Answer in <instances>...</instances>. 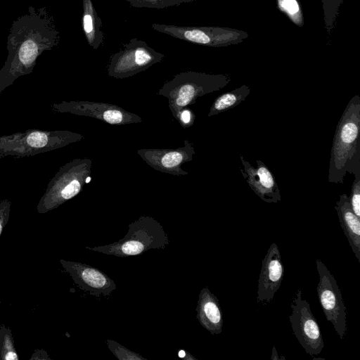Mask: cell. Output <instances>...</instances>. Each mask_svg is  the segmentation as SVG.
Returning <instances> with one entry per match:
<instances>
[{
    "instance_id": "obj_11",
    "label": "cell",
    "mask_w": 360,
    "mask_h": 360,
    "mask_svg": "<svg viewBox=\"0 0 360 360\" xmlns=\"http://www.w3.org/2000/svg\"><path fill=\"white\" fill-rule=\"evenodd\" d=\"M60 262L79 288L91 295L106 296L116 289L114 281L97 268L63 259H60Z\"/></svg>"
},
{
    "instance_id": "obj_5",
    "label": "cell",
    "mask_w": 360,
    "mask_h": 360,
    "mask_svg": "<svg viewBox=\"0 0 360 360\" xmlns=\"http://www.w3.org/2000/svg\"><path fill=\"white\" fill-rule=\"evenodd\" d=\"M91 164L90 159L79 158L60 167L41 197L37 212L47 213L78 195L90 179Z\"/></svg>"
},
{
    "instance_id": "obj_13",
    "label": "cell",
    "mask_w": 360,
    "mask_h": 360,
    "mask_svg": "<svg viewBox=\"0 0 360 360\" xmlns=\"http://www.w3.org/2000/svg\"><path fill=\"white\" fill-rule=\"evenodd\" d=\"M184 146L176 149H140L138 154L156 170L175 175L187 174L181 166L192 160L195 150L188 141Z\"/></svg>"
},
{
    "instance_id": "obj_9",
    "label": "cell",
    "mask_w": 360,
    "mask_h": 360,
    "mask_svg": "<svg viewBox=\"0 0 360 360\" xmlns=\"http://www.w3.org/2000/svg\"><path fill=\"white\" fill-rule=\"evenodd\" d=\"M290 307L289 321L293 334L306 353L312 357L319 355L324 347L321 332L309 303L302 298L301 289L295 292Z\"/></svg>"
},
{
    "instance_id": "obj_10",
    "label": "cell",
    "mask_w": 360,
    "mask_h": 360,
    "mask_svg": "<svg viewBox=\"0 0 360 360\" xmlns=\"http://www.w3.org/2000/svg\"><path fill=\"white\" fill-rule=\"evenodd\" d=\"M53 111L71 113L98 119L111 124H130L141 122V119L120 107L108 103L89 101H63L51 105Z\"/></svg>"
},
{
    "instance_id": "obj_7",
    "label": "cell",
    "mask_w": 360,
    "mask_h": 360,
    "mask_svg": "<svg viewBox=\"0 0 360 360\" xmlns=\"http://www.w3.org/2000/svg\"><path fill=\"white\" fill-rule=\"evenodd\" d=\"M164 57L144 41L134 38L111 56L108 72L117 79L129 77L160 63Z\"/></svg>"
},
{
    "instance_id": "obj_29",
    "label": "cell",
    "mask_w": 360,
    "mask_h": 360,
    "mask_svg": "<svg viewBox=\"0 0 360 360\" xmlns=\"http://www.w3.org/2000/svg\"><path fill=\"white\" fill-rule=\"evenodd\" d=\"M271 359H281V358L278 356V353L276 352L275 346H273L272 348V355L271 356Z\"/></svg>"
},
{
    "instance_id": "obj_16",
    "label": "cell",
    "mask_w": 360,
    "mask_h": 360,
    "mask_svg": "<svg viewBox=\"0 0 360 360\" xmlns=\"http://www.w3.org/2000/svg\"><path fill=\"white\" fill-rule=\"evenodd\" d=\"M196 311V317L204 328L212 335L221 333L224 321L221 309L217 297L207 287L199 293Z\"/></svg>"
},
{
    "instance_id": "obj_2",
    "label": "cell",
    "mask_w": 360,
    "mask_h": 360,
    "mask_svg": "<svg viewBox=\"0 0 360 360\" xmlns=\"http://www.w3.org/2000/svg\"><path fill=\"white\" fill-rule=\"evenodd\" d=\"M360 97L347 103L335 129L330 150L328 181L343 184L347 172L360 178Z\"/></svg>"
},
{
    "instance_id": "obj_23",
    "label": "cell",
    "mask_w": 360,
    "mask_h": 360,
    "mask_svg": "<svg viewBox=\"0 0 360 360\" xmlns=\"http://www.w3.org/2000/svg\"><path fill=\"white\" fill-rule=\"evenodd\" d=\"M353 212L360 218V178L356 177L352 186L351 195L349 197Z\"/></svg>"
},
{
    "instance_id": "obj_4",
    "label": "cell",
    "mask_w": 360,
    "mask_h": 360,
    "mask_svg": "<svg viewBox=\"0 0 360 360\" xmlns=\"http://www.w3.org/2000/svg\"><path fill=\"white\" fill-rule=\"evenodd\" d=\"M169 244L168 235L154 218L142 216L129 224L124 237L117 242L87 250L109 255L125 257L143 254L150 249H165Z\"/></svg>"
},
{
    "instance_id": "obj_24",
    "label": "cell",
    "mask_w": 360,
    "mask_h": 360,
    "mask_svg": "<svg viewBox=\"0 0 360 360\" xmlns=\"http://www.w3.org/2000/svg\"><path fill=\"white\" fill-rule=\"evenodd\" d=\"M11 208V202L8 199L0 201V236L7 224Z\"/></svg>"
},
{
    "instance_id": "obj_21",
    "label": "cell",
    "mask_w": 360,
    "mask_h": 360,
    "mask_svg": "<svg viewBox=\"0 0 360 360\" xmlns=\"http://www.w3.org/2000/svg\"><path fill=\"white\" fill-rule=\"evenodd\" d=\"M129 6L134 8H149L162 9L183 4L192 3L194 0H126Z\"/></svg>"
},
{
    "instance_id": "obj_15",
    "label": "cell",
    "mask_w": 360,
    "mask_h": 360,
    "mask_svg": "<svg viewBox=\"0 0 360 360\" xmlns=\"http://www.w3.org/2000/svg\"><path fill=\"white\" fill-rule=\"evenodd\" d=\"M240 158L243 167L240 169V172L255 194L268 203L281 201V195L278 184L266 165L257 160V165L254 167L241 155Z\"/></svg>"
},
{
    "instance_id": "obj_26",
    "label": "cell",
    "mask_w": 360,
    "mask_h": 360,
    "mask_svg": "<svg viewBox=\"0 0 360 360\" xmlns=\"http://www.w3.org/2000/svg\"><path fill=\"white\" fill-rule=\"evenodd\" d=\"M30 360H50L51 358L48 355L46 351L42 349H36L32 356L30 358Z\"/></svg>"
},
{
    "instance_id": "obj_12",
    "label": "cell",
    "mask_w": 360,
    "mask_h": 360,
    "mask_svg": "<svg viewBox=\"0 0 360 360\" xmlns=\"http://www.w3.org/2000/svg\"><path fill=\"white\" fill-rule=\"evenodd\" d=\"M284 276V267L278 245L273 243L262 260L258 280L257 303L270 302L280 288Z\"/></svg>"
},
{
    "instance_id": "obj_28",
    "label": "cell",
    "mask_w": 360,
    "mask_h": 360,
    "mask_svg": "<svg viewBox=\"0 0 360 360\" xmlns=\"http://www.w3.org/2000/svg\"><path fill=\"white\" fill-rule=\"evenodd\" d=\"M179 354V356L180 358H182L184 359H187V360H197L195 357H194L193 356H192L190 353L181 349L179 352L178 353Z\"/></svg>"
},
{
    "instance_id": "obj_6",
    "label": "cell",
    "mask_w": 360,
    "mask_h": 360,
    "mask_svg": "<svg viewBox=\"0 0 360 360\" xmlns=\"http://www.w3.org/2000/svg\"><path fill=\"white\" fill-rule=\"evenodd\" d=\"M83 139L70 131L29 129L0 136V157H25L53 150Z\"/></svg>"
},
{
    "instance_id": "obj_27",
    "label": "cell",
    "mask_w": 360,
    "mask_h": 360,
    "mask_svg": "<svg viewBox=\"0 0 360 360\" xmlns=\"http://www.w3.org/2000/svg\"><path fill=\"white\" fill-rule=\"evenodd\" d=\"M191 118L192 115H191V112L188 110H186L181 112L179 121L182 122L184 124L188 125L191 121Z\"/></svg>"
},
{
    "instance_id": "obj_25",
    "label": "cell",
    "mask_w": 360,
    "mask_h": 360,
    "mask_svg": "<svg viewBox=\"0 0 360 360\" xmlns=\"http://www.w3.org/2000/svg\"><path fill=\"white\" fill-rule=\"evenodd\" d=\"M279 4L290 15H294L299 11V5L296 0H279Z\"/></svg>"
},
{
    "instance_id": "obj_20",
    "label": "cell",
    "mask_w": 360,
    "mask_h": 360,
    "mask_svg": "<svg viewBox=\"0 0 360 360\" xmlns=\"http://www.w3.org/2000/svg\"><path fill=\"white\" fill-rule=\"evenodd\" d=\"M11 330L4 324L0 326V360H18Z\"/></svg>"
},
{
    "instance_id": "obj_3",
    "label": "cell",
    "mask_w": 360,
    "mask_h": 360,
    "mask_svg": "<svg viewBox=\"0 0 360 360\" xmlns=\"http://www.w3.org/2000/svg\"><path fill=\"white\" fill-rule=\"evenodd\" d=\"M229 82L230 78L226 75L184 72L165 83L158 94L168 98L169 109L179 121L183 108L193 103L200 96L221 89Z\"/></svg>"
},
{
    "instance_id": "obj_1",
    "label": "cell",
    "mask_w": 360,
    "mask_h": 360,
    "mask_svg": "<svg viewBox=\"0 0 360 360\" xmlns=\"http://www.w3.org/2000/svg\"><path fill=\"white\" fill-rule=\"evenodd\" d=\"M60 41V32L48 8L30 6L10 27L8 55L0 69V94L18 78L32 73L37 58L56 47Z\"/></svg>"
},
{
    "instance_id": "obj_14",
    "label": "cell",
    "mask_w": 360,
    "mask_h": 360,
    "mask_svg": "<svg viewBox=\"0 0 360 360\" xmlns=\"http://www.w3.org/2000/svg\"><path fill=\"white\" fill-rule=\"evenodd\" d=\"M155 31L174 38L205 46L224 44L232 37V33L216 27L177 26L167 24H152Z\"/></svg>"
},
{
    "instance_id": "obj_22",
    "label": "cell",
    "mask_w": 360,
    "mask_h": 360,
    "mask_svg": "<svg viewBox=\"0 0 360 360\" xmlns=\"http://www.w3.org/2000/svg\"><path fill=\"white\" fill-rule=\"evenodd\" d=\"M106 344L110 351L119 360H147L139 354L127 349L113 340L108 339Z\"/></svg>"
},
{
    "instance_id": "obj_17",
    "label": "cell",
    "mask_w": 360,
    "mask_h": 360,
    "mask_svg": "<svg viewBox=\"0 0 360 360\" xmlns=\"http://www.w3.org/2000/svg\"><path fill=\"white\" fill-rule=\"evenodd\" d=\"M340 226L359 262H360V218L353 212L349 197L344 193L340 195L335 207Z\"/></svg>"
},
{
    "instance_id": "obj_8",
    "label": "cell",
    "mask_w": 360,
    "mask_h": 360,
    "mask_svg": "<svg viewBox=\"0 0 360 360\" xmlns=\"http://www.w3.org/2000/svg\"><path fill=\"white\" fill-rule=\"evenodd\" d=\"M319 281L316 287L318 298L327 321L343 340L347 332L346 307L337 281L326 266L316 261Z\"/></svg>"
},
{
    "instance_id": "obj_19",
    "label": "cell",
    "mask_w": 360,
    "mask_h": 360,
    "mask_svg": "<svg viewBox=\"0 0 360 360\" xmlns=\"http://www.w3.org/2000/svg\"><path fill=\"white\" fill-rule=\"evenodd\" d=\"M250 93V87L243 85L231 91L220 95L213 102L210 109L208 117L216 115L238 105L245 100Z\"/></svg>"
},
{
    "instance_id": "obj_18",
    "label": "cell",
    "mask_w": 360,
    "mask_h": 360,
    "mask_svg": "<svg viewBox=\"0 0 360 360\" xmlns=\"http://www.w3.org/2000/svg\"><path fill=\"white\" fill-rule=\"evenodd\" d=\"M82 29L89 45L96 50L103 45L105 39L101 30L102 20L91 0H82Z\"/></svg>"
}]
</instances>
